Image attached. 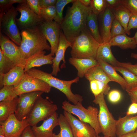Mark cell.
<instances>
[{"label": "cell", "instance_id": "20", "mask_svg": "<svg viewBox=\"0 0 137 137\" xmlns=\"http://www.w3.org/2000/svg\"><path fill=\"white\" fill-rule=\"evenodd\" d=\"M137 129V115H126L116 120V134L117 137L135 132Z\"/></svg>", "mask_w": 137, "mask_h": 137}, {"label": "cell", "instance_id": "10", "mask_svg": "<svg viewBox=\"0 0 137 137\" xmlns=\"http://www.w3.org/2000/svg\"><path fill=\"white\" fill-rule=\"evenodd\" d=\"M21 14L19 19H16L17 25L21 30L34 28L38 26L43 20L29 7L26 0L19 4L16 7Z\"/></svg>", "mask_w": 137, "mask_h": 137}, {"label": "cell", "instance_id": "28", "mask_svg": "<svg viewBox=\"0 0 137 137\" xmlns=\"http://www.w3.org/2000/svg\"><path fill=\"white\" fill-rule=\"evenodd\" d=\"M115 17L120 22L126 31L132 12L124 6L120 4L112 9Z\"/></svg>", "mask_w": 137, "mask_h": 137}, {"label": "cell", "instance_id": "14", "mask_svg": "<svg viewBox=\"0 0 137 137\" xmlns=\"http://www.w3.org/2000/svg\"><path fill=\"white\" fill-rule=\"evenodd\" d=\"M0 48L4 54L16 66L24 69L26 60L24 58L19 46L0 31Z\"/></svg>", "mask_w": 137, "mask_h": 137}, {"label": "cell", "instance_id": "26", "mask_svg": "<svg viewBox=\"0 0 137 137\" xmlns=\"http://www.w3.org/2000/svg\"><path fill=\"white\" fill-rule=\"evenodd\" d=\"M19 101L18 96L14 99L0 102V122L6 120L11 114H14Z\"/></svg>", "mask_w": 137, "mask_h": 137}, {"label": "cell", "instance_id": "38", "mask_svg": "<svg viewBox=\"0 0 137 137\" xmlns=\"http://www.w3.org/2000/svg\"><path fill=\"white\" fill-rule=\"evenodd\" d=\"M124 34H126V30L119 21L114 17L111 27V38Z\"/></svg>", "mask_w": 137, "mask_h": 137}, {"label": "cell", "instance_id": "6", "mask_svg": "<svg viewBox=\"0 0 137 137\" xmlns=\"http://www.w3.org/2000/svg\"><path fill=\"white\" fill-rule=\"evenodd\" d=\"M93 101L99 106L98 120L101 133L104 136L116 137V120L109 110L104 93H101L95 97Z\"/></svg>", "mask_w": 137, "mask_h": 137}, {"label": "cell", "instance_id": "5", "mask_svg": "<svg viewBox=\"0 0 137 137\" xmlns=\"http://www.w3.org/2000/svg\"><path fill=\"white\" fill-rule=\"evenodd\" d=\"M62 108L64 110L77 116L80 120L90 125L97 135L101 133L98 120L99 110L97 108L89 106L86 109L82 104H72L66 100L62 102Z\"/></svg>", "mask_w": 137, "mask_h": 137}, {"label": "cell", "instance_id": "3", "mask_svg": "<svg viewBox=\"0 0 137 137\" xmlns=\"http://www.w3.org/2000/svg\"><path fill=\"white\" fill-rule=\"evenodd\" d=\"M25 72L27 75L42 80L51 87L59 90L64 94L69 101L74 105L82 104L83 100L82 97L79 94H74L71 88L73 83L79 81V77L71 80H63L53 76L51 73L33 68Z\"/></svg>", "mask_w": 137, "mask_h": 137}, {"label": "cell", "instance_id": "23", "mask_svg": "<svg viewBox=\"0 0 137 137\" xmlns=\"http://www.w3.org/2000/svg\"><path fill=\"white\" fill-rule=\"evenodd\" d=\"M96 60L111 81L118 83L123 90H125L128 85L124 78L116 72L114 67L101 59Z\"/></svg>", "mask_w": 137, "mask_h": 137}, {"label": "cell", "instance_id": "27", "mask_svg": "<svg viewBox=\"0 0 137 137\" xmlns=\"http://www.w3.org/2000/svg\"><path fill=\"white\" fill-rule=\"evenodd\" d=\"M97 16L91 10L87 16V27L93 37L101 44L102 42L99 32Z\"/></svg>", "mask_w": 137, "mask_h": 137}, {"label": "cell", "instance_id": "52", "mask_svg": "<svg viewBox=\"0 0 137 137\" xmlns=\"http://www.w3.org/2000/svg\"><path fill=\"white\" fill-rule=\"evenodd\" d=\"M131 57L137 59V53H132L131 55Z\"/></svg>", "mask_w": 137, "mask_h": 137}, {"label": "cell", "instance_id": "15", "mask_svg": "<svg viewBox=\"0 0 137 137\" xmlns=\"http://www.w3.org/2000/svg\"><path fill=\"white\" fill-rule=\"evenodd\" d=\"M63 114L70 125L74 137H95L97 135L89 124L77 119L65 111L64 110Z\"/></svg>", "mask_w": 137, "mask_h": 137}, {"label": "cell", "instance_id": "37", "mask_svg": "<svg viewBox=\"0 0 137 137\" xmlns=\"http://www.w3.org/2000/svg\"><path fill=\"white\" fill-rule=\"evenodd\" d=\"M90 6L92 12L98 15L102 12L107 7L106 0H91Z\"/></svg>", "mask_w": 137, "mask_h": 137}, {"label": "cell", "instance_id": "43", "mask_svg": "<svg viewBox=\"0 0 137 137\" xmlns=\"http://www.w3.org/2000/svg\"><path fill=\"white\" fill-rule=\"evenodd\" d=\"M132 29H137V14L132 13L128 24L126 34L130 35Z\"/></svg>", "mask_w": 137, "mask_h": 137}, {"label": "cell", "instance_id": "8", "mask_svg": "<svg viewBox=\"0 0 137 137\" xmlns=\"http://www.w3.org/2000/svg\"><path fill=\"white\" fill-rule=\"evenodd\" d=\"M57 109V105L50 100L40 96L26 119L29 126H36L39 122L48 118L56 112Z\"/></svg>", "mask_w": 137, "mask_h": 137}, {"label": "cell", "instance_id": "55", "mask_svg": "<svg viewBox=\"0 0 137 137\" xmlns=\"http://www.w3.org/2000/svg\"><path fill=\"white\" fill-rule=\"evenodd\" d=\"M0 137H6L3 135H0Z\"/></svg>", "mask_w": 137, "mask_h": 137}, {"label": "cell", "instance_id": "13", "mask_svg": "<svg viewBox=\"0 0 137 137\" xmlns=\"http://www.w3.org/2000/svg\"><path fill=\"white\" fill-rule=\"evenodd\" d=\"M0 135L6 137H20L25 128L29 125L27 119L20 121L14 114L4 122H0Z\"/></svg>", "mask_w": 137, "mask_h": 137}, {"label": "cell", "instance_id": "40", "mask_svg": "<svg viewBox=\"0 0 137 137\" xmlns=\"http://www.w3.org/2000/svg\"><path fill=\"white\" fill-rule=\"evenodd\" d=\"M125 90L128 93L132 103H137V82L128 85Z\"/></svg>", "mask_w": 137, "mask_h": 137}, {"label": "cell", "instance_id": "46", "mask_svg": "<svg viewBox=\"0 0 137 137\" xmlns=\"http://www.w3.org/2000/svg\"><path fill=\"white\" fill-rule=\"evenodd\" d=\"M20 137H36L31 127L29 125L24 129Z\"/></svg>", "mask_w": 137, "mask_h": 137}, {"label": "cell", "instance_id": "56", "mask_svg": "<svg viewBox=\"0 0 137 137\" xmlns=\"http://www.w3.org/2000/svg\"><path fill=\"white\" fill-rule=\"evenodd\" d=\"M135 132L136 133V135H137V129H136V130L135 131Z\"/></svg>", "mask_w": 137, "mask_h": 137}, {"label": "cell", "instance_id": "44", "mask_svg": "<svg viewBox=\"0 0 137 137\" xmlns=\"http://www.w3.org/2000/svg\"><path fill=\"white\" fill-rule=\"evenodd\" d=\"M27 3L30 9L39 16L41 9L39 0H26Z\"/></svg>", "mask_w": 137, "mask_h": 137}, {"label": "cell", "instance_id": "21", "mask_svg": "<svg viewBox=\"0 0 137 137\" xmlns=\"http://www.w3.org/2000/svg\"><path fill=\"white\" fill-rule=\"evenodd\" d=\"M45 51L37 53L26 60L24 69L25 72L35 67L40 66L43 65L52 64L54 58L53 55L50 53L45 55Z\"/></svg>", "mask_w": 137, "mask_h": 137}, {"label": "cell", "instance_id": "49", "mask_svg": "<svg viewBox=\"0 0 137 137\" xmlns=\"http://www.w3.org/2000/svg\"><path fill=\"white\" fill-rule=\"evenodd\" d=\"M107 7L113 9L120 4V0H106Z\"/></svg>", "mask_w": 137, "mask_h": 137}, {"label": "cell", "instance_id": "2", "mask_svg": "<svg viewBox=\"0 0 137 137\" xmlns=\"http://www.w3.org/2000/svg\"><path fill=\"white\" fill-rule=\"evenodd\" d=\"M20 33L21 42L19 47L25 59L45 50H51L50 46L38 26L22 30Z\"/></svg>", "mask_w": 137, "mask_h": 137}, {"label": "cell", "instance_id": "22", "mask_svg": "<svg viewBox=\"0 0 137 137\" xmlns=\"http://www.w3.org/2000/svg\"><path fill=\"white\" fill-rule=\"evenodd\" d=\"M69 63L77 71V76L79 78L83 77L87 72L91 68L99 65L97 60L93 59H78L70 58Z\"/></svg>", "mask_w": 137, "mask_h": 137}, {"label": "cell", "instance_id": "32", "mask_svg": "<svg viewBox=\"0 0 137 137\" xmlns=\"http://www.w3.org/2000/svg\"><path fill=\"white\" fill-rule=\"evenodd\" d=\"M15 64L4 54L0 48V75L8 72Z\"/></svg>", "mask_w": 137, "mask_h": 137}, {"label": "cell", "instance_id": "39", "mask_svg": "<svg viewBox=\"0 0 137 137\" xmlns=\"http://www.w3.org/2000/svg\"><path fill=\"white\" fill-rule=\"evenodd\" d=\"M25 0H0V13L5 12L10 8L13 4H21Z\"/></svg>", "mask_w": 137, "mask_h": 137}, {"label": "cell", "instance_id": "41", "mask_svg": "<svg viewBox=\"0 0 137 137\" xmlns=\"http://www.w3.org/2000/svg\"><path fill=\"white\" fill-rule=\"evenodd\" d=\"M120 3L132 13L137 14V0H120Z\"/></svg>", "mask_w": 137, "mask_h": 137}, {"label": "cell", "instance_id": "48", "mask_svg": "<svg viewBox=\"0 0 137 137\" xmlns=\"http://www.w3.org/2000/svg\"><path fill=\"white\" fill-rule=\"evenodd\" d=\"M137 113V103H132L126 112V115H132Z\"/></svg>", "mask_w": 137, "mask_h": 137}, {"label": "cell", "instance_id": "35", "mask_svg": "<svg viewBox=\"0 0 137 137\" xmlns=\"http://www.w3.org/2000/svg\"><path fill=\"white\" fill-rule=\"evenodd\" d=\"M56 15L55 5L46 7L42 8L39 16L43 21H53Z\"/></svg>", "mask_w": 137, "mask_h": 137}, {"label": "cell", "instance_id": "7", "mask_svg": "<svg viewBox=\"0 0 137 137\" xmlns=\"http://www.w3.org/2000/svg\"><path fill=\"white\" fill-rule=\"evenodd\" d=\"M18 12L16 8L13 6L8 10L0 13V31L20 46L21 37L16 22Z\"/></svg>", "mask_w": 137, "mask_h": 137}, {"label": "cell", "instance_id": "42", "mask_svg": "<svg viewBox=\"0 0 137 137\" xmlns=\"http://www.w3.org/2000/svg\"><path fill=\"white\" fill-rule=\"evenodd\" d=\"M108 98L111 103L114 104L118 102L121 99L122 95L120 92L116 90H113L109 92L108 94Z\"/></svg>", "mask_w": 137, "mask_h": 137}, {"label": "cell", "instance_id": "25", "mask_svg": "<svg viewBox=\"0 0 137 137\" xmlns=\"http://www.w3.org/2000/svg\"><path fill=\"white\" fill-rule=\"evenodd\" d=\"M108 43L111 46H117L123 49H133L136 48L137 46L134 37H129L126 34L112 38Z\"/></svg>", "mask_w": 137, "mask_h": 137}, {"label": "cell", "instance_id": "54", "mask_svg": "<svg viewBox=\"0 0 137 137\" xmlns=\"http://www.w3.org/2000/svg\"><path fill=\"white\" fill-rule=\"evenodd\" d=\"M95 137H111L108 136H99V135H97L95 136Z\"/></svg>", "mask_w": 137, "mask_h": 137}, {"label": "cell", "instance_id": "24", "mask_svg": "<svg viewBox=\"0 0 137 137\" xmlns=\"http://www.w3.org/2000/svg\"><path fill=\"white\" fill-rule=\"evenodd\" d=\"M108 43L100 44L97 50L96 59H100L113 66H117L118 61L112 52Z\"/></svg>", "mask_w": 137, "mask_h": 137}, {"label": "cell", "instance_id": "53", "mask_svg": "<svg viewBox=\"0 0 137 137\" xmlns=\"http://www.w3.org/2000/svg\"><path fill=\"white\" fill-rule=\"evenodd\" d=\"M134 37L135 39L136 43L137 44V31L135 33Z\"/></svg>", "mask_w": 137, "mask_h": 137}, {"label": "cell", "instance_id": "12", "mask_svg": "<svg viewBox=\"0 0 137 137\" xmlns=\"http://www.w3.org/2000/svg\"><path fill=\"white\" fill-rule=\"evenodd\" d=\"M43 93L41 91H36L24 93L18 96V102L14 113L18 120L21 121L27 119L36 101Z\"/></svg>", "mask_w": 137, "mask_h": 137}, {"label": "cell", "instance_id": "17", "mask_svg": "<svg viewBox=\"0 0 137 137\" xmlns=\"http://www.w3.org/2000/svg\"><path fill=\"white\" fill-rule=\"evenodd\" d=\"M72 44L66 39L61 29L59 44L55 56L53 60L52 70L51 74L53 75L56 76L60 72L59 65L61 61L66 62L65 54L66 49L68 47H71Z\"/></svg>", "mask_w": 137, "mask_h": 137}, {"label": "cell", "instance_id": "16", "mask_svg": "<svg viewBox=\"0 0 137 137\" xmlns=\"http://www.w3.org/2000/svg\"><path fill=\"white\" fill-rule=\"evenodd\" d=\"M100 16L99 32L102 43H108L112 38L111 29L112 21L115 16L113 10L107 7Z\"/></svg>", "mask_w": 137, "mask_h": 137}, {"label": "cell", "instance_id": "30", "mask_svg": "<svg viewBox=\"0 0 137 137\" xmlns=\"http://www.w3.org/2000/svg\"><path fill=\"white\" fill-rule=\"evenodd\" d=\"M58 123L60 131L58 134L54 133L53 137H74L70 125L63 114L60 115Z\"/></svg>", "mask_w": 137, "mask_h": 137}, {"label": "cell", "instance_id": "34", "mask_svg": "<svg viewBox=\"0 0 137 137\" xmlns=\"http://www.w3.org/2000/svg\"><path fill=\"white\" fill-rule=\"evenodd\" d=\"M18 96L14 91L13 85L4 86L0 89V102L12 100Z\"/></svg>", "mask_w": 137, "mask_h": 137}, {"label": "cell", "instance_id": "45", "mask_svg": "<svg viewBox=\"0 0 137 137\" xmlns=\"http://www.w3.org/2000/svg\"><path fill=\"white\" fill-rule=\"evenodd\" d=\"M117 66L125 68L137 76V63L132 64L130 62H123L118 61Z\"/></svg>", "mask_w": 137, "mask_h": 137}, {"label": "cell", "instance_id": "36", "mask_svg": "<svg viewBox=\"0 0 137 137\" xmlns=\"http://www.w3.org/2000/svg\"><path fill=\"white\" fill-rule=\"evenodd\" d=\"M115 70L119 72L123 76L128 85L137 82V76L130 71L123 67L114 66Z\"/></svg>", "mask_w": 137, "mask_h": 137}, {"label": "cell", "instance_id": "19", "mask_svg": "<svg viewBox=\"0 0 137 137\" xmlns=\"http://www.w3.org/2000/svg\"><path fill=\"white\" fill-rule=\"evenodd\" d=\"M26 75L24 68L15 66L7 73L0 75V89L7 85H17Z\"/></svg>", "mask_w": 137, "mask_h": 137}, {"label": "cell", "instance_id": "47", "mask_svg": "<svg viewBox=\"0 0 137 137\" xmlns=\"http://www.w3.org/2000/svg\"><path fill=\"white\" fill-rule=\"evenodd\" d=\"M57 0H39L41 8L47 7L55 5Z\"/></svg>", "mask_w": 137, "mask_h": 137}, {"label": "cell", "instance_id": "4", "mask_svg": "<svg viewBox=\"0 0 137 137\" xmlns=\"http://www.w3.org/2000/svg\"><path fill=\"white\" fill-rule=\"evenodd\" d=\"M100 44L92 36L87 27L72 44L71 57L96 59L97 50Z\"/></svg>", "mask_w": 137, "mask_h": 137}, {"label": "cell", "instance_id": "9", "mask_svg": "<svg viewBox=\"0 0 137 137\" xmlns=\"http://www.w3.org/2000/svg\"><path fill=\"white\" fill-rule=\"evenodd\" d=\"M52 87L42 80L26 74L19 83L14 87V91L18 96L24 93L36 91L48 93Z\"/></svg>", "mask_w": 137, "mask_h": 137}, {"label": "cell", "instance_id": "50", "mask_svg": "<svg viewBox=\"0 0 137 137\" xmlns=\"http://www.w3.org/2000/svg\"><path fill=\"white\" fill-rule=\"evenodd\" d=\"M120 137H137V135L135 132H133L123 135Z\"/></svg>", "mask_w": 137, "mask_h": 137}, {"label": "cell", "instance_id": "33", "mask_svg": "<svg viewBox=\"0 0 137 137\" xmlns=\"http://www.w3.org/2000/svg\"><path fill=\"white\" fill-rule=\"evenodd\" d=\"M75 0H57L55 5L56 15L54 21L61 24L63 19V13L65 6L68 4L73 3Z\"/></svg>", "mask_w": 137, "mask_h": 137}, {"label": "cell", "instance_id": "11", "mask_svg": "<svg viewBox=\"0 0 137 137\" xmlns=\"http://www.w3.org/2000/svg\"><path fill=\"white\" fill-rule=\"evenodd\" d=\"M38 27L49 42L51 52L55 55L58 46L61 29L60 24L55 21H42Z\"/></svg>", "mask_w": 137, "mask_h": 137}, {"label": "cell", "instance_id": "1", "mask_svg": "<svg viewBox=\"0 0 137 137\" xmlns=\"http://www.w3.org/2000/svg\"><path fill=\"white\" fill-rule=\"evenodd\" d=\"M72 3L60 24L64 34L72 44L87 27V16L91 10L90 6H84L79 0H75Z\"/></svg>", "mask_w": 137, "mask_h": 137}, {"label": "cell", "instance_id": "18", "mask_svg": "<svg viewBox=\"0 0 137 137\" xmlns=\"http://www.w3.org/2000/svg\"><path fill=\"white\" fill-rule=\"evenodd\" d=\"M58 115L56 112L51 117L43 121L40 126L31 127L36 137H53L54 128L58 125Z\"/></svg>", "mask_w": 137, "mask_h": 137}, {"label": "cell", "instance_id": "29", "mask_svg": "<svg viewBox=\"0 0 137 137\" xmlns=\"http://www.w3.org/2000/svg\"><path fill=\"white\" fill-rule=\"evenodd\" d=\"M89 81L93 80L102 81L106 84L111 81L103 69L99 65L94 66L90 69L84 76Z\"/></svg>", "mask_w": 137, "mask_h": 137}, {"label": "cell", "instance_id": "51", "mask_svg": "<svg viewBox=\"0 0 137 137\" xmlns=\"http://www.w3.org/2000/svg\"><path fill=\"white\" fill-rule=\"evenodd\" d=\"M80 2L85 6L89 7L90 6L91 0H79Z\"/></svg>", "mask_w": 137, "mask_h": 137}, {"label": "cell", "instance_id": "31", "mask_svg": "<svg viewBox=\"0 0 137 137\" xmlns=\"http://www.w3.org/2000/svg\"><path fill=\"white\" fill-rule=\"evenodd\" d=\"M89 81L91 91L95 97L101 93H103L104 95L108 94L110 89L108 84L95 80Z\"/></svg>", "mask_w": 137, "mask_h": 137}]
</instances>
